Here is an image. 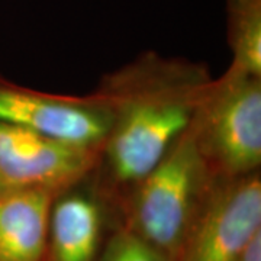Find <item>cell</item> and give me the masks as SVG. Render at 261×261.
<instances>
[{
	"label": "cell",
	"mask_w": 261,
	"mask_h": 261,
	"mask_svg": "<svg viewBox=\"0 0 261 261\" xmlns=\"http://www.w3.org/2000/svg\"><path fill=\"white\" fill-rule=\"evenodd\" d=\"M149 174L134 205V232L170 261L176 260L205 203L209 164L189 128Z\"/></svg>",
	"instance_id": "1"
},
{
	"label": "cell",
	"mask_w": 261,
	"mask_h": 261,
	"mask_svg": "<svg viewBox=\"0 0 261 261\" xmlns=\"http://www.w3.org/2000/svg\"><path fill=\"white\" fill-rule=\"evenodd\" d=\"M205 105L193 129L206 163L232 178L254 173L261 163L260 77L237 73Z\"/></svg>",
	"instance_id": "2"
},
{
	"label": "cell",
	"mask_w": 261,
	"mask_h": 261,
	"mask_svg": "<svg viewBox=\"0 0 261 261\" xmlns=\"http://www.w3.org/2000/svg\"><path fill=\"white\" fill-rule=\"evenodd\" d=\"M197 115V105L178 96L151 94L128 103L112 123L108 155L122 181L142 180L166 157Z\"/></svg>",
	"instance_id": "3"
},
{
	"label": "cell",
	"mask_w": 261,
	"mask_h": 261,
	"mask_svg": "<svg viewBox=\"0 0 261 261\" xmlns=\"http://www.w3.org/2000/svg\"><path fill=\"white\" fill-rule=\"evenodd\" d=\"M260 231V177H235L207 195L174 261H237Z\"/></svg>",
	"instance_id": "4"
},
{
	"label": "cell",
	"mask_w": 261,
	"mask_h": 261,
	"mask_svg": "<svg viewBox=\"0 0 261 261\" xmlns=\"http://www.w3.org/2000/svg\"><path fill=\"white\" fill-rule=\"evenodd\" d=\"M93 148H80L0 121V192L49 190L80 178Z\"/></svg>",
	"instance_id": "5"
},
{
	"label": "cell",
	"mask_w": 261,
	"mask_h": 261,
	"mask_svg": "<svg viewBox=\"0 0 261 261\" xmlns=\"http://www.w3.org/2000/svg\"><path fill=\"white\" fill-rule=\"evenodd\" d=\"M0 121L80 148L102 142L113 123L108 111L51 99L2 82Z\"/></svg>",
	"instance_id": "6"
},
{
	"label": "cell",
	"mask_w": 261,
	"mask_h": 261,
	"mask_svg": "<svg viewBox=\"0 0 261 261\" xmlns=\"http://www.w3.org/2000/svg\"><path fill=\"white\" fill-rule=\"evenodd\" d=\"M53 192H0V261H41L48 238Z\"/></svg>",
	"instance_id": "7"
},
{
	"label": "cell",
	"mask_w": 261,
	"mask_h": 261,
	"mask_svg": "<svg viewBox=\"0 0 261 261\" xmlns=\"http://www.w3.org/2000/svg\"><path fill=\"white\" fill-rule=\"evenodd\" d=\"M100 225V212L93 200L79 195L60 200L48 225L54 261H93Z\"/></svg>",
	"instance_id": "8"
},
{
	"label": "cell",
	"mask_w": 261,
	"mask_h": 261,
	"mask_svg": "<svg viewBox=\"0 0 261 261\" xmlns=\"http://www.w3.org/2000/svg\"><path fill=\"white\" fill-rule=\"evenodd\" d=\"M238 73L261 71V0H226Z\"/></svg>",
	"instance_id": "9"
},
{
	"label": "cell",
	"mask_w": 261,
	"mask_h": 261,
	"mask_svg": "<svg viewBox=\"0 0 261 261\" xmlns=\"http://www.w3.org/2000/svg\"><path fill=\"white\" fill-rule=\"evenodd\" d=\"M102 261H170L132 229L118 232L109 241Z\"/></svg>",
	"instance_id": "10"
},
{
	"label": "cell",
	"mask_w": 261,
	"mask_h": 261,
	"mask_svg": "<svg viewBox=\"0 0 261 261\" xmlns=\"http://www.w3.org/2000/svg\"><path fill=\"white\" fill-rule=\"evenodd\" d=\"M237 261H261V231L252 237Z\"/></svg>",
	"instance_id": "11"
}]
</instances>
